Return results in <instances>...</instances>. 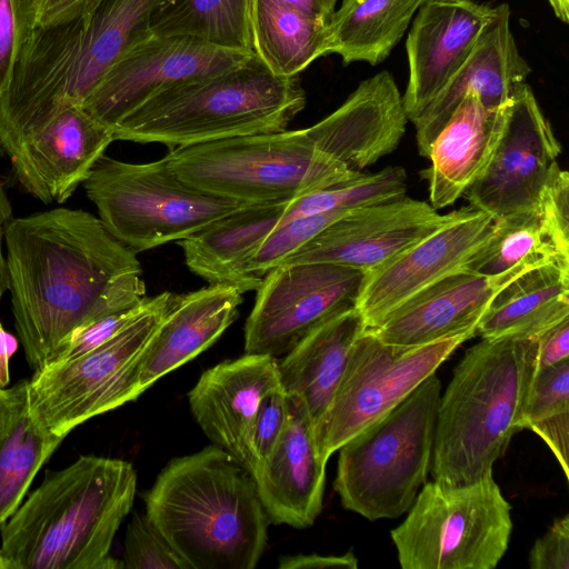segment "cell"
Segmentation results:
<instances>
[{"instance_id": "52a82bcc", "label": "cell", "mask_w": 569, "mask_h": 569, "mask_svg": "<svg viewBox=\"0 0 569 569\" xmlns=\"http://www.w3.org/2000/svg\"><path fill=\"white\" fill-rule=\"evenodd\" d=\"M164 158L187 184L244 204L290 202L363 173L320 150L306 129L173 147Z\"/></svg>"}, {"instance_id": "bcb514c9", "label": "cell", "mask_w": 569, "mask_h": 569, "mask_svg": "<svg viewBox=\"0 0 569 569\" xmlns=\"http://www.w3.org/2000/svg\"><path fill=\"white\" fill-rule=\"evenodd\" d=\"M279 569H325V568H358V559L350 550L343 555L322 556L318 553L281 556Z\"/></svg>"}, {"instance_id": "ffe728a7", "label": "cell", "mask_w": 569, "mask_h": 569, "mask_svg": "<svg viewBox=\"0 0 569 569\" xmlns=\"http://www.w3.org/2000/svg\"><path fill=\"white\" fill-rule=\"evenodd\" d=\"M530 72L531 68L520 54L510 28L509 6L501 3L495 7L493 17L467 60L412 122L420 156L429 159L435 138L466 94L477 93L486 107L500 108L509 102Z\"/></svg>"}, {"instance_id": "603a6c76", "label": "cell", "mask_w": 569, "mask_h": 569, "mask_svg": "<svg viewBox=\"0 0 569 569\" xmlns=\"http://www.w3.org/2000/svg\"><path fill=\"white\" fill-rule=\"evenodd\" d=\"M407 121L396 81L385 70L361 81L338 109L306 131L320 150L361 172L397 149Z\"/></svg>"}, {"instance_id": "7dc6e473", "label": "cell", "mask_w": 569, "mask_h": 569, "mask_svg": "<svg viewBox=\"0 0 569 569\" xmlns=\"http://www.w3.org/2000/svg\"><path fill=\"white\" fill-rule=\"evenodd\" d=\"M27 407L28 380H21L9 389L0 388V437Z\"/></svg>"}, {"instance_id": "44dd1931", "label": "cell", "mask_w": 569, "mask_h": 569, "mask_svg": "<svg viewBox=\"0 0 569 569\" xmlns=\"http://www.w3.org/2000/svg\"><path fill=\"white\" fill-rule=\"evenodd\" d=\"M278 386V359L246 352L206 370L188 393L190 411L206 437L250 473L248 433L263 396Z\"/></svg>"}, {"instance_id": "e575fe53", "label": "cell", "mask_w": 569, "mask_h": 569, "mask_svg": "<svg viewBox=\"0 0 569 569\" xmlns=\"http://www.w3.org/2000/svg\"><path fill=\"white\" fill-rule=\"evenodd\" d=\"M407 174L402 167H387L375 173L321 189L288 202L279 224L298 217L356 208L405 196Z\"/></svg>"}, {"instance_id": "d6986e66", "label": "cell", "mask_w": 569, "mask_h": 569, "mask_svg": "<svg viewBox=\"0 0 569 569\" xmlns=\"http://www.w3.org/2000/svg\"><path fill=\"white\" fill-rule=\"evenodd\" d=\"M495 7L473 0H426L415 14L406 50L409 78L403 108L413 122L475 48Z\"/></svg>"}, {"instance_id": "7bdbcfd3", "label": "cell", "mask_w": 569, "mask_h": 569, "mask_svg": "<svg viewBox=\"0 0 569 569\" xmlns=\"http://www.w3.org/2000/svg\"><path fill=\"white\" fill-rule=\"evenodd\" d=\"M528 562L531 569H569V515L556 519L536 540Z\"/></svg>"}, {"instance_id": "ac0fdd59", "label": "cell", "mask_w": 569, "mask_h": 569, "mask_svg": "<svg viewBox=\"0 0 569 569\" xmlns=\"http://www.w3.org/2000/svg\"><path fill=\"white\" fill-rule=\"evenodd\" d=\"M114 140L113 128L72 106L23 139L9 158L26 192L47 204L62 203Z\"/></svg>"}, {"instance_id": "ab89813d", "label": "cell", "mask_w": 569, "mask_h": 569, "mask_svg": "<svg viewBox=\"0 0 569 569\" xmlns=\"http://www.w3.org/2000/svg\"><path fill=\"white\" fill-rule=\"evenodd\" d=\"M288 415V396L281 386L263 396L247 438L252 476L276 447L286 427Z\"/></svg>"}, {"instance_id": "7a4b0ae2", "label": "cell", "mask_w": 569, "mask_h": 569, "mask_svg": "<svg viewBox=\"0 0 569 569\" xmlns=\"http://www.w3.org/2000/svg\"><path fill=\"white\" fill-rule=\"evenodd\" d=\"M156 0H92L66 23L34 27L0 98V149L10 156L62 110L81 106L103 74L152 36Z\"/></svg>"}, {"instance_id": "e0dca14e", "label": "cell", "mask_w": 569, "mask_h": 569, "mask_svg": "<svg viewBox=\"0 0 569 569\" xmlns=\"http://www.w3.org/2000/svg\"><path fill=\"white\" fill-rule=\"evenodd\" d=\"M493 219L472 207L385 264L363 273L356 308L366 329L378 326L418 291L463 268L489 238Z\"/></svg>"}, {"instance_id": "4fadbf2b", "label": "cell", "mask_w": 569, "mask_h": 569, "mask_svg": "<svg viewBox=\"0 0 569 569\" xmlns=\"http://www.w3.org/2000/svg\"><path fill=\"white\" fill-rule=\"evenodd\" d=\"M363 272L328 262L282 263L257 288L244 326L248 353L284 356L331 317L356 307Z\"/></svg>"}, {"instance_id": "f35d334b", "label": "cell", "mask_w": 569, "mask_h": 569, "mask_svg": "<svg viewBox=\"0 0 569 569\" xmlns=\"http://www.w3.org/2000/svg\"><path fill=\"white\" fill-rule=\"evenodd\" d=\"M569 413V358L536 370L523 412V428Z\"/></svg>"}, {"instance_id": "836d02e7", "label": "cell", "mask_w": 569, "mask_h": 569, "mask_svg": "<svg viewBox=\"0 0 569 569\" xmlns=\"http://www.w3.org/2000/svg\"><path fill=\"white\" fill-rule=\"evenodd\" d=\"M63 439L44 431L28 407L0 437V526L19 508L36 475Z\"/></svg>"}, {"instance_id": "d4e9b609", "label": "cell", "mask_w": 569, "mask_h": 569, "mask_svg": "<svg viewBox=\"0 0 569 569\" xmlns=\"http://www.w3.org/2000/svg\"><path fill=\"white\" fill-rule=\"evenodd\" d=\"M502 287L495 278L460 269L418 291L367 330L383 342L408 347L476 333L480 318Z\"/></svg>"}, {"instance_id": "7402d4cb", "label": "cell", "mask_w": 569, "mask_h": 569, "mask_svg": "<svg viewBox=\"0 0 569 569\" xmlns=\"http://www.w3.org/2000/svg\"><path fill=\"white\" fill-rule=\"evenodd\" d=\"M286 427L253 478L270 522L297 529L312 526L321 512L326 465L313 425L296 398L289 397Z\"/></svg>"}, {"instance_id": "4dcf8cb0", "label": "cell", "mask_w": 569, "mask_h": 569, "mask_svg": "<svg viewBox=\"0 0 569 569\" xmlns=\"http://www.w3.org/2000/svg\"><path fill=\"white\" fill-rule=\"evenodd\" d=\"M425 1L342 0L327 24L329 53L339 54L345 64H379L402 38Z\"/></svg>"}, {"instance_id": "484cf974", "label": "cell", "mask_w": 569, "mask_h": 569, "mask_svg": "<svg viewBox=\"0 0 569 569\" xmlns=\"http://www.w3.org/2000/svg\"><path fill=\"white\" fill-rule=\"evenodd\" d=\"M507 104L491 109L470 92L437 134L431 164L422 171L436 210L456 202L485 172L503 130Z\"/></svg>"}, {"instance_id": "c3c4849f", "label": "cell", "mask_w": 569, "mask_h": 569, "mask_svg": "<svg viewBox=\"0 0 569 569\" xmlns=\"http://www.w3.org/2000/svg\"><path fill=\"white\" fill-rule=\"evenodd\" d=\"M301 14L328 22L338 0H281Z\"/></svg>"}, {"instance_id": "f546056e", "label": "cell", "mask_w": 569, "mask_h": 569, "mask_svg": "<svg viewBox=\"0 0 569 569\" xmlns=\"http://www.w3.org/2000/svg\"><path fill=\"white\" fill-rule=\"evenodd\" d=\"M548 263L569 264V243L556 236L538 210H532L493 221L489 238L462 269L505 286Z\"/></svg>"}, {"instance_id": "8992f818", "label": "cell", "mask_w": 569, "mask_h": 569, "mask_svg": "<svg viewBox=\"0 0 569 569\" xmlns=\"http://www.w3.org/2000/svg\"><path fill=\"white\" fill-rule=\"evenodd\" d=\"M305 106L298 76H277L253 53L239 66L157 92L114 128V139L173 148L279 132Z\"/></svg>"}, {"instance_id": "1f68e13d", "label": "cell", "mask_w": 569, "mask_h": 569, "mask_svg": "<svg viewBox=\"0 0 569 569\" xmlns=\"http://www.w3.org/2000/svg\"><path fill=\"white\" fill-rule=\"evenodd\" d=\"M327 24L281 0L251 1L253 53L277 76H298L329 53Z\"/></svg>"}, {"instance_id": "f6af8a7d", "label": "cell", "mask_w": 569, "mask_h": 569, "mask_svg": "<svg viewBox=\"0 0 569 569\" xmlns=\"http://www.w3.org/2000/svg\"><path fill=\"white\" fill-rule=\"evenodd\" d=\"M92 0H34L36 27L47 28L77 18Z\"/></svg>"}, {"instance_id": "681fc988", "label": "cell", "mask_w": 569, "mask_h": 569, "mask_svg": "<svg viewBox=\"0 0 569 569\" xmlns=\"http://www.w3.org/2000/svg\"><path fill=\"white\" fill-rule=\"evenodd\" d=\"M19 348V340L8 332L0 322V388L10 382V359Z\"/></svg>"}, {"instance_id": "7c38bea8", "label": "cell", "mask_w": 569, "mask_h": 569, "mask_svg": "<svg viewBox=\"0 0 569 569\" xmlns=\"http://www.w3.org/2000/svg\"><path fill=\"white\" fill-rule=\"evenodd\" d=\"M476 333L422 346L383 342L367 329L355 341L345 370L315 431L325 462L349 439L381 418Z\"/></svg>"}, {"instance_id": "d590c367", "label": "cell", "mask_w": 569, "mask_h": 569, "mask_svg": "<svg viewBox=\"0 0 569 569\" xmlns=\"http://www.w3.org/2000/svg\"><path fill=\"white\" fill-rule=\"evenodd\" d=\"M350 210H336L290 219L274 228L246 262L250 278L260 286L263 277L290 254Z\"/></svg>"}, {"instance_id": "277c9868", "label": "cell", "mask_w": 569, "mask_h": 569, "mask_svg": "<svg viewBox=\"0 0 569 569\" xmlns=\"http://www.w3.org/2000/svg\"><path fill=\"white\" fill-rule=\"evenodd\" d=\"M143 500L190 569H253L264 552L270 521L254 478L213 445L170 460Z\"/></svg>"}, {"instance_id": "2e32d148", "label": "cell", "mask_w": 569, "mask_h": 569, "mask_svg": "<svg viewBox=\"0 0 569 569\" xmlns=\"http://www.w3.org/2000/svg\"><path fill=\"white\" fill-rule=\"evenodd\" d=\"M452 211L440 214L426 201L400 197L348 211L282 263L328 262L371 271L430 236Z\"/></svg>"}, {"instance_id": "cb8c5ba5", "label": "cell", "mask_w": 569, "mask_h": 569, "mask_svg": "<svg viewBox=\"0 0 569 569\" xmlns=\"http://www.w3.org/2000/svg\"><path fill=\"white\" fill-rule=\"evenodd\" d=\"M242 293L237 287L218 283L172 295L166 315L134 363L136 397L212 346L236 320Z\"/></svg>"}, {"instance_id": "f1b7e54d", "label": "cell", "mask_w": 569, "mask_h": 569, "mask_svg": "<svg viewBox=\"0 0 569 569\" xmlns=\"http://www.w3.org/2000/svg\"><path fill=\"white\" fill-rule=\"evenodd\" d=\"M569 317V264L548 263L505 284L480 318L476 335L538 337Z\"/></svg>"}, {"instance_id": "9c48e42d", "label": "cell", "mask_w": 569, "mask_h": 569, "mask_svg": "<svg viewBox=\"0 0 569 569\" xmlns=\"http://www.w3.org/2000/svg\"><path fill=\"white\" fill-rule=\"evenodd\" d=\"M512 531L511 506L492 475L425 482L390 536L402 569H493Z\"/></svg>"}, {"instance_id": "f5cc1de1", "label": "cell", "mask_w": 569, "mask_h": 569, "mask_svg": "<svg viewBox=\"0 0 569 569\" xmlns=\"http://www.w3.org/2000/svg\"><path fill=\"white\" fill-rule=\"evenodd\" d=\"M0 569H8V566L4 562V560L2 559L1 555H0Z\"/></svg>"}, {"instance_id": "b9f144b4", "label": "cell", "mask_w": 569, "mask_h": 569, "mask_svg": "<svg viewBox=\"0 0 569 569\" xmlns=\"http://www.w3.org/2000/svg\"><path fill=\"white\" fill-rule=\"evenodd\" d=\"M536 210L556 236L569 243V173L560 166L547 182Z\"/></svg>"}, {"instance_id": "83f0119b", "label": "cell", "mask_w": 569, "mask_h": 569, "mask_svg": "<svg viewBox=\"0 0 569 569\" xmlns=\"http://www.w3.org/2000/svg\"><path fill=\"white\" fill-rule=\"evenodd\" d=\"M287 204H247L178 241L187 267L209 284H229L242 292L257 290L246 262L279 226Z\"/></svg>"}, {"instance_id": "30bf717a", "label": "cell", "mask_w": 569, "mask_h": 569, "mask_svg": "<svg viewBox=\"0 0 569 569\" xmlns=\"http://www.w3.org/2000/svg\"><path fill=\"white\" fill-rule=\"evenodd\" d=\"M82 184L104 228L134 252L180 241L247 206L187 184L164 157L132 163L102 154Z\"/></svg>"}, {"instance_id": "ee69618b", "label": "cell", "mask_w": 569, "mask_h": 569, "mask_svg": "<svg viewBox=\"0 0 569 569\" xmlns=\"http://www.w3.org/2000/svg\"><path fill=\"white\" fill-rule=\"evenodd\" d=\"M537 369L569 358V317L552 325L538 337Z\"/></svg>"}, {"instance_id": "4316f807", "label": "cell", "mask_w": 569, "mask_h": 569, "mask_svg": "<svg viewBox=\"0 0 569 569\" xmlns=\"http://www.w3.org/2000/svg\"><path fill=\"white\" fill-rule=\"evenodd\" d=\"M365 330L360 312L352 307L317 326L278 360L281 388L303 405L315 431L332 400L350 350Z\"/></svg>"}, {"instance_id": "5bb4252c", "label": "cell", "mask_w": 569, "mask_h": 569, "mask_svg": "<svg viewBox=\"0 0 569 569\" xmlns=\"http://www.w3.org/2000/svg\"><path fill=\"white\" fill-rule=\"evenodd\" d=\"M561 153L548 119L525 82L507 104L503 130L485 172L465 192L493 221L536 210Z\"/></svg>"}, {"instance_id": "d6a6232c", "label": "cell", "mask_w": 569, "mask_h": 569, "mask_svg": "<svg viewBox=\"0 0 569 569\" xmlns=\"http://www.w3.org/2000/svg\"><path fill=\"white\" fill-rule=\"evenodd\" d=\"M251 1L156 0L150 32L193 38L218 48L253 53Z\"/></svg>"}, {"instance_id": "60d3db41", "label": "cell", "mask_w": 569, "mask_h": 569, "mask_svg": "<svg viewBox=\"0 0 569 569\" xmlns=\"http://www.w3.org/2000/svg\"><path fill=\"white\" fill-rule=\"evenodd\" d=\"M148 299L147 297L133 308L109 313L80 326L59 345L48 365L78 357L108 341L142 313Z\"/></svg>"}, {"instance_id": "8d00e7d4", "label": "cell", "mask_w": 569, "mask_h": 569, "mask_svg": "<svg viewBox=\"0 0 569 569\" xmlns=\"http://www.w3.org/2000/svg\"><path fill=\"white\" fill-rule=\"evenodd\" d=\"M34 27V0H0V98ZM12 218L0 176V220L6 223Z\"/></svg>"}, {"instance_id": "3957f363", "label": "cell", "mask_w": 569, "mask_h": 569, "mask_svg": "<svg viewBox=\"0 0 569 569\" xmlns=\"http://www.w3.org/2000/svg\"><path fill=\"white\" fill-rule=\"evenodd\" d=\"M137 472L121 459L83 455L42 482L0 526L8 569H121L110 555L130 512Z\"/></svg>"}, {"instance_id": "9a60e30c", "label": "cell", "mask_w": 569, "mask_h": 569, "mask_svg": "<svg viewBox=\"0 0 569 569\" xmlns=\"http://www.w3.org/2000/svg\"><path fill=\"white\" fill-rule=\"evenodd\" d=\"M252 54L193 38L152 34L109 68L81 107L114 129L162 89L228 70Z\"/></svg>"}, {"instance_id": "74e56055", "label": "cell", "mask_w": 569, "mask_h": 569, "mask_svg": "<svg viewBox=\"0 0 569 569\" xmlns=\"http://www.w3.org/2000/svg\"><path fill=\"white\" fill-rule=\"evenodd\" d=\"M127 569H190L147 513L134 512L126 530Z\"/></svg>"}, {"instance_id": "816d5d0a", "label": "cell", "mask_w": 569, "mask_h": 569, "mask_svg": "<svg viewBox=\"0 0 569 569\" xmlns=\"http://www.w3.org/2000/svg\"><path fill=\"white\" fill-rule=\"evenodd\" d=\"M556 17L562 22H569V0H548Z\"/></svg>"}, {"instance_id": "6da1fadb", "label": "cell", "mask_w": 569, "mask_h": 569, "mask_svg": "<svg viewBox=\"0 0 569 569\" xmlns=\"http://www.w3.org/2000/svg\"><path fill=\"white\" fill-rule=\"evenodd\" d=\"M4 224L14 328L33 372L80 326L147 298L136 252L92 213L57 208Z\"/></svg>"}, {"instance_id": "ba28073f", "label": "cell", "mask_w": 569, "mask_h": 569, "mask_svg": "<svg viewBox=\"0 0 569 569\" xmlns=\"http://www.w3.org/2000/svg\"><path fill=\"white\" fill-rule=\"evenodd\" d=\"M441 382L432 373L339 450L333 489L370 521L406 513L430 470Z\"/></svg>"}, {"instance_id": "5b68a950", "label": "cell", "mask_w": 569, "mask_h": 569, "mask_svg": "<svg viewBox=\"0 0 569 569\" xmlns=\"http://www.w3.org/2000/svg\"><path fill=\"white\" fill-rule=\"evenodd\" d=\"M538 340L482 338L453 370L437 410L432 479L450 486L492 475L515 433L537 370Z\"/></svg>"}, {"instance_id": "f907efd6", "label": "cell", "mask_w": 569, "mask_h": 569, "mask_svg": "<svg viewBox=\"0 0 569 569\" xmlns=\"http://www.w3.org/2000/svg\"><path fill=\"white\" fill-rule=\"evenodd\" d=\"M3 222L0 220V300L8 291V270L4 252Z\"/></svg>"}, {"instance_id": "8fae6325", "label": "cell", "mask_w": 569, "mask_h": 569, "mask_svg": "<svg viewBox=\"0 0 569 569\" xmlns=\"http://www.w3.org/2000/svg\"><path fill=\"white\" fill-rule=\"evenodd\" d=\"M171 292L148 299L118 335L69 360L49 363L28 380V410L48 433L66 438L84 421L137 399L133 367L166 315Z\"/></svg>"}]
</instances>
